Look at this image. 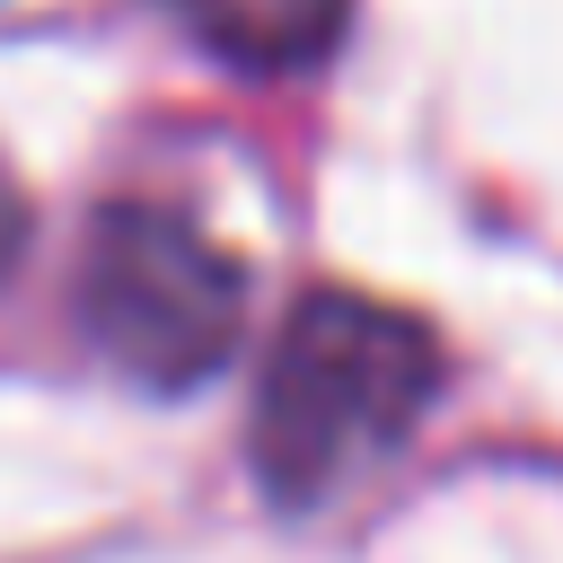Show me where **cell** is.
Returning a JSON list of instances; mask_svg holds the SVG:
<instances>
[{
    "mask_svg": "<svg viewBox=\"0 0 563 563\" xmlns=\"http://www.w3.org/2000/svg\"><path fill=\"white\" fill-rule=\"evenodd\" d=\"M431 396H440V343L422 317L361 290H308L282 317L246 405V457L264 501L325 510L413 440Z\"/></svg>",
    "mask_w": 563,
    "mask_h": 563,
    "instance_id": "obj_1",
    "label": "cell"
},
{
    "mask_svg": "<svg viewBox=\"0 0 563 563\" xmlns=\"http://www.w3.org/2000/svg\"><path fill=\"white\" fill-rule=\"evenodd\" d=\"M79 334L150 396H194L246 334V264L176 202H106L79 255Z\"/></svg>",
    "mask_w": 563,
    "mask_h": 563,
    "instance_id": "obj_2",
    "label": "cell"
},
{
    "mask_svg": "<svg viewBox=\"0 0 563 563\" xmlns=\"http://www.w3.org/2000/svg\"><path fill=\"white\" fill-rule=\"evenodd\" d=\"M26 229H35V211H26V185L0 167V282L18 273V255H26Z\"/></svg>",
    "mask_w": 563,
    "mask_h": 563,
    "instance_id": "obj_4",
    "label": "cell"
},
{
    "mask_svg": "<svg viewBox=\"0 0 563 563\" xmlns=\"http://www.w3.org/2000/svg\"><path fill=\"white\" fill-rule=\"evenodd\" d=\"M167 9L202 53L238 70H308L343 35V0H150Z\"/></svg>",
    "mask_w": 563,
    "mask_h": 563,
    "instance_id": "obj_3",
    "label": "cell"
}]
</instances>
